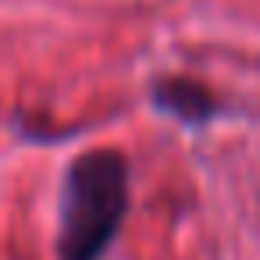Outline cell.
Wrapping results in <instances>:
<instances>
[{
    "instance_id": "obj_2",
    "label": "cell",
    "mask_w": 260,
    "mask_h": 260,
    "mask_svg": "<svg viewBox=\"0 0 260 260\" xmlns=\"http://www.w3.org/2000/svg\"><path fill=\"white\" fill-rule=\"evenodd\" d=\"M153 104L157 111L185 121V125H207L217 111V100L210 96L207 86L189 82V79H164L153 86Z\"/></svg>"
},
{
    "instance_id": "obj_1",
    "label": "cell",
    "mask_w": 260,
    "mask_h": 260,
    "mask_svg": "<svg viewBox=\"0 0 260 260\" xmlns=\"http://www.w3.org/2000/svg\"><path fill=\"white\" fill-rule=\"evenodd\" d=\"M128 214V164L118 150L72 160L61 192V260H100Z\"/></svg>"
}]
</instances>
